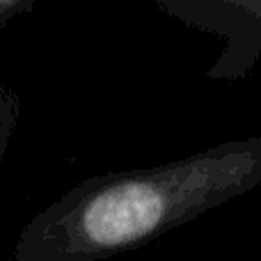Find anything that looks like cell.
Returning <instances> with one entry per match:
<instances>
[{"mask_svg": "<svg viewBox=\"0 0 261 261\" xmlns=\"http://www.w3.org/2000/svg\"><path fill=\"white\" fill-rule=\"evenodd\" d=\"M14 122H16V99L9 90L0 87V163H3V153L7 149L9 135L14 130Z\"/></svg>", "mask_w": 261, "mask_h": 261, "instance_id": "1", "label": "cell"}, {"mask_svg": "<svg viewBox=\"0 0 261 261\" xmlns=\"http://www.w3.org/2000/svg\"><path fill=\"white\" fill-rule=\"evenodd\" d=\"M21 9H25L23 0H0V25L7 23L9 18H14Z\"/></svg>", "mask_w": 261, "mask_h": 261, "instance_id": "2", "label": "cell"}]
</instances>
